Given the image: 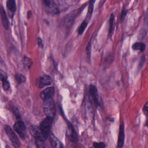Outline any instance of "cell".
I'll return each instance as SVG.
<instances>
[{"instance_id": "1", "label": "cell", "mask_w": 148, "mask_h": 148, "mask_svg": "<svg viewBox=\"0 0 148 148\" xmlns=\"http://www.w3.org/2000/svg\"><path fill=\"white\" fill-rule=\"evenodd\" d=\"M43 110L47 117L53 118L56 113L55 105L53 98L43 101Z\"/></svg>"}, {"instance_id": "2", "label": "cell", "mask_w": 148, "mask_h": 148, "mask_svg": "<svg viewBox=\"0 0 148 148\" xmlns=\"http://www.w3.org/2000/svg\"><path fill=\"white\" fill-rule=\"evenodd\" d=\"M53 118L47 117L40 124V128L41 130L45 139L47 140L50 134V129L53 123Z\"/></svg>"}, {"instance_id": "3", "label": "cell", "mask_w": 148, "mask_h": 148, "mask_svg": "<svg viewBox=\"0 0 148 148\" xmlns=\"http://www.w3.org/2000/svg\"><path fill=\"white\" fill-rule=\"evenodd\" d=\"M4 128L8 137L13 146L15 148L20 147H21L20 140L12 128L9 126L7 125H5Z\"/></svg>"}, {"instance_id": "4", "label": "cell", "mask_w": 148, "mask_h": 148, "mask_svg": "<svg viewBox=\"0 0 148 148\" xmlns=\"http://www.w3.org/2000/svg\"><path fill=\"white\" fill-rule=\"evenodd\" d=\"M29 132L31 135L35 138L36 140L45 142L46 139L44 137L40 127L36 126H31L29 127Z\"/></svg>"}, {"instance_id": "5", "label": "cell", "mask_w": 148, "mask_h": 148, "mask_svg": "<svg viewBox=\"0 0 148 148\" xmlns=\"http://www.w3.org/2000/svg\"><path fill=\"white\" fill-rule=\"evenodd\" d=\"M14 130L22 139H25L26 127L25 123L22 121L19 120L15 123Z\"/></svg>"}, {"instance_id": "6", "label": "cell", "mask_w": 148, "mask_h": 148, "mask_svg": "<svg viewBox=\"0 0 148 148\" xmlns=\"http://www.w3.org/2000/svg\"><path fill=\"white\" fill-rule=\"evenodd\" d=\"M51 77L47 75H43L40 76L36 81V85L40 88L46 86H48L52 84Z\"/></svg>"}, {"instance_id": "7", "label": "cell", "mask_w": 148, "mask_h": 148, "mask_svg": "<svg viewBox=\"0 0 148 148\" xmlns=\"http://www.w3.org/2000/svg\"><path fill=\"white\" fill-rule=\"evenodd\" d=\"M83 8H84V7L83 8H81L79 9V10H74L72 13H70L69 14L67 15V16L64 18L63 23H64V24L68 23L67 25L69 26V27L71 26V24H73L74 23L75 18L78 15V14L82 10Z\"/></svg>"}, {"instance_id": "8", "label": "cell", "mask_w": 148, "mask_h": 148, "mask_svg": "<svg viewBox=\"0 0 148 148\" xmlns=\"http://www.w3.org/2000/svg\"><path fill=\"white\" fill-rule=\"evenodd\" d=\"M55 89L53 87H49L42 91L40 94V97L43 101L53 98L54 95Z\"/></svg>"}, {"instance_id": "9", "label": "cell", "mask_w": 148, "mask_h": 148, "mask_svg": "<svg viewBox=\"0 0 148 148\" xmlns=\"http://www.w3.org/2000/svg\"><path fill=\"white\" fill-rule=\"evenodd\" d=\"M67 135L69 139L72 142H76L78 140L77 134L76 133L75 129L70 123H68Z\"/></svg>"}, {"instance_id": "10", "label": "cell", "mask_w": 148, "mask_h": 148, "mask_svg": "<svg viewBox=\"0 0 148 148\" xmlns=\"http://www.w3.org/2000/svg\"><path fill=\"white\" fill-rule=\"evenodd\" d=\"M125 140V132H124V124L123 122L120 124L119 128V136H118L117 147L118 148H122L124 145Z\"/></svg>"}, {"instance_id": "11", "label": "cell", "mask_w": 148, "mask_h": 148, "mask_svg": "<svg viewBox=\"0 0 148 148\" xmlns=\"http://www.w3.org/2000/svg\"><path fill=\"white\" fill-rule=\"evenodd\" d=\"M89 93L97 106H99V95L98 90L95 85L91 84L89 86Z\"/></svg>"}, {"instance_id": "12", "label": "cell", "mask_w": 148, "mask_h": 148, "mask_svg": "<svg viewBox=\"0 0 148 148\" xmlns=\"http://www.w3.org/2000/svg\"><path fill=\"white\" fill-rule=\"evenodd\" d=\"M0 16L3 27L6 29H8L9 28V22L5 10L1 5H0Z\"/></svg>"}, {"instance_id": "13", "label": "cell", "mask_w": 148, "mask_h": 148, "mask_svg": "<svg viewBox=\"0 0 148 148\" xmlns=\"http://www.w3.org/2000/svg\"><path fill=\"white\" fill-rule=\"evenodd\" d=\"M50 143L51 145L53 148H64V145L63 143L59 140L53 134H51L50 135Z\"/></svg>"}, {"instance_id": "14", "label": "cell", "mask_w": 148, "mask_h": 148, "mask_svg": "<svg viewBox=\"0 0 148 148\" xmlns=\"http://www.w3.org/2000/svg\"><path fill=\"white\" fill-rule=\"evenodd\" d=\"M96 0H90L88 8V14H87V17L86 19L87 20H89L91 18V16L93 14V10H94V5H95V2Z\"/></svg>"}, {"instance_id": "15", "label": "cell", "mask_w": 148, "mask_h": 148, "mask_svg": "<svg viewBox=\"0 0 148 148\" xmlns=\"http://www.w3.org/2000/svg\"><path fill=\"white\" fill-rule=\"evenodd\" d=\"M6 5L8 9L11 12H15L16 10V3L15 0H8Z\"/></svg>"}, {"instance_id": "16", "label": "cell", "mask_w": 148, "mask_h": 148, "mask_svg": "<svg viewBox=\"0 0 148 148\" xmlns=\"http://www.w3.org/2000/svg\"><path fill=\"white\" fill-rule=\"evenodd\" d=\"M146 48V45L143 42H136L132 46V49L134 50H139L142 52L145 51Z\"/></svg>"}, {"instance_id": "17", "label": "cell", "mask_w": 148, "mask_h": 148, "mask_svg": "<svg viewBox=\"0 0 148 148\" xmlns=\"http://www.w3.org/2000/svg\"><path fill=\"white\" fill-rule=\"evenodd\" d=\"M114 14H111L109 19V35L110 37L112 36L114 32Z\"/></svg>"}, {"instance_id": "18", "label": "cell", "mask_w": 148, "mask_h": 148, "mask_svg": "<svg viewBox=\"0 0 148 148\" xmlns=\"http://www.w3.org/2000/svg\"><path fill=\"white\" fill-rule=\"evenodd\" d=\"M88 22L86 20H84L80 25L78 29V34L79 35H82L85 30L88 26Z\"/></svg>"}, {"instance_id": "19", "label": "cell", "mask_w": 148, "mask_h": 148, "mask_svg": "<svg viewBox=\"0 0 148 148\" xmlns=\"http://www.w3.org/2000/svg\"><path fill=\"white\" fill-rule=\"evenodd\" d=\"M15 78L17 82L19 83V84L23 83L26 82V77L22 74H16L15 76Z\"/></svg>"}, {"instance_id": "20", "label": "cell", "mask_w": 148, "mask_h": 148, "mask_svg": "<svg viewBox=\"0 0 148 148\" xmlns=\"http://www.w3.org/2000/svg\"><path fill=\"white\" fill-rule=\"evenodd\" d=\"M23 62V64L27 68L29 69L32 66L33 62L32 60H30L29 58L27 57H24Z\"/></svg>"}, {"instance_id": "21", "label": "cell", "mask_w": 148, "mask_h": 148, "mask_svg": "<svg viewBox=\"0 0 148 148\" xmlns=\"http://www.w3.org/2000/svg\"><path fill=\"white\" fill-rule=\"evenodd\" d=\"M128 12V10L126 9H123L122 10L121 13V15H120V21H121V22L123 21L124 19H125V17L127 14Z\"/></svg>"}, {"instance_id": "22", "label": "cell", "mask_w": 148, "mask_h": 148, "mask_svg": "<svg viewBox=\"0 0 148 148\" xmlns=\"http://www.w3.org/2000/svg\"><path fill=\"white\" fill-rule=\"evenodd\" d=\"M8 76H7V73H5L3 70L0 69V80L3 81L7 80Z\"/></svg>"}, {"instance_id": "23", "label": "cell", "mask_w": 148, "mask_h": 148, "mask_svg": "<svg viewBox=\"0 0 148 148\" xmlns=\"http://www.w3.org/2000/svg\"><path fill=\"white\" fill-rule=\"evenodd\" d=\"M93 145L95 148H105L106 147L105 143L103 142H94Z\"/></svg>"}, {"instance_id": "24", "label": "cell", "mask_w": 148, "mask_h": 148, "mask_svg": "<svg viewBox=\"0 0 148 148\" xmlns=\"http://www.w3.org/2000/svg\"><path fill=\"white\" fill-rule=\"evenodd\" d=\"M12 111L14 113V114L16 116V118H18V119L21 118V114H20L19 110L17 109V108H15V107H13L12 108Z\"/></svg>"}, {"instance_id": "25", "label": "cell", "mask_w": 148, "mask_h": 148, "mask_svg": "<svg viewBox=\"0 0 148 148\" xmlns=\"http://www.w3.org/2000/svg\"><path fill=\"white\" fill-rule=\"evenodd\" d=\"M145 60H146V58H145L144 56H143L141 58V60L140 61V63H139V66H138V69L139 70H140L143 67V65L145 64V61H146Z\"/></svg>"}, {"instance_id": "26", "label": "cell", "mask_w": 148, "mask_h": 148, "mask_svg": "<svg viewBox=\"0 0 148 148\" xmlns=\"http://www.w3.org/2000/svg\"><path fill=\"white\" fill-rule=\"evenodd\" d=\"M10 87V84L8 80H6L3 82V88L4 90H8Z\"/></svg>"}, {"instance_id": "27", "label": "cell", "mask_w": 148, "mask_h": 148, "mask_svg": "<svg viewBox=\"0 0 148 148\" xmlns=\"http://www.w3.org/2000/svg\"><path fill=\"white\" fill-rule=\"evenodd\" d=\"M86 51H87V54L89 58H90V53H91V44H90V42H89L87 46Z\"/></svg>"}, {"instance_id": "28", "label": "cell", "mask_w": 148, "mask_h": 148, "mask_svg": "<svg viewBox=\"0 0 148 148\" xmlns=\"http://www.w3.org/2000/svg\"><path fill=\"white\" fill-rule=\"evenodd\" d=\"M43 3L46 7L50 8L51 6V0H42Z\"/></svg>"}, {"instance_id": "29", "label": "cell", "mask_w": 148, "mask_h": 148, "mask_svg": "<svg viewBox=\"0 0 148 148\" xmlns=\"http://www.w3.org/2000/svg\"><path fill=\"white\" fill-rule=\"evenodd\" d=\"M38 45L40 47L42 48L43 47V44L42 43V39L40 38H38Z\"/></svg>"}, {"instance_id": "30", "label": "cell", "mask_w": 148, "mask_h": 148, "mask_svg": "<svg viewBox=\"0 0 148 148\" xmlns=\"http://www.w3.org/2000/svg\"><path fill=\"white\" fill-rule=\"evenodd\" d=\"M143 111L144 114L147 116H148V108L147 107V105H145L144 108H143Z\"/></svg>"}, {"instance_id": "31", "label": "cell", "mask_w": 148, "mask_h": 148, "mask_svg": "<svg viewBox=\"0 0 148 148\" xmlns=\"http://www.w3.org/2000/svg\"><path fill=\"white\" fill-rule=\"evenodd\" d=\"M32 16V12L31 10H29L27 12V18L28 19H29L31 18Z\"/></svg>"}, {"instance_id": "32", "label": "cell", "mask_w": 148, "mask_h": 148, "mask_svg": "<svg viewBox=\"0 0 148 148\" xmlns=\"http://www.w3.org/2000/svg\"><path fill=\"white\" fill-rule=\"evenodd\" d=\"M145 21L147 23V24L148 26V15L147 16H146V17H145Z\"/></svg>"}, {"instance_id": "33", "label": "cell", "mask_w": 148, "mask_h": 148, "mask_svg": "<svg viewBox=\"0 0 148 148\" xmlns=\"http://www.w3.org/2000/svg\"><path fill=\"white\" fill-rule=\"evenodd\" d=\"M109 120H110V121H111V122H113L114 121V119L112 118H110Z\"/></svg>"}, {"instance_id": "34", "label": "cell", "mask_w": 148, "mask_h": 148, "mask_svg": "<svg viewBox=\"0 0 148 148\" xmlns=\"http://www.w3.org/2000/svg\"><path fill=\"white\" fill-rule=\"evenodd\" d=\"M146 126H147V127H148V120L147 121V122H146Z\"/></svg>"}, {"instance_id": "35", "label": "cell", "mask_w": 148, "mask_h": 148, "mask_svg": "<svg viewBox=\"0 0 148 148\" xmlns=\"http://www.w3.org/2000/svg\"></svg>"}]
</instances>
